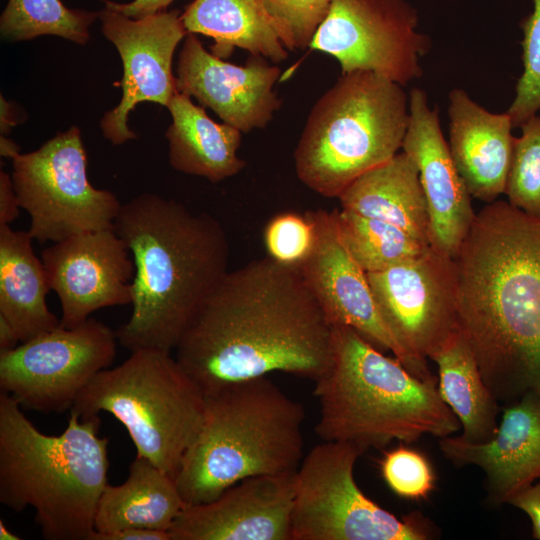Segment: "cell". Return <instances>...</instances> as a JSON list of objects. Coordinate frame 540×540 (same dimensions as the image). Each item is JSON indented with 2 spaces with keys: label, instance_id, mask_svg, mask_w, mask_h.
I'll list each match as a JSON object with an SVG mask.
<instances>
[{
  "label": "cell",
  "instance_id": "obj_15",
  "mask_svg": "<svg viewBox=\"0 0 540 540\" xmlns=\"http://www.w3.org/2000/svg\"><path fill=\"white\" fill-rule=\"evenodd\" d=\"M41 260L60 301L63 327L79 325L99 309L132 302L135 264L114 228L54 242Z\"/></svg>",
  "mask_w": 540,
  "mask_h": 540
},
{
  "label": "cell",
  "instance_id": "obj_24",
  "mask_svg": "<svg viewBox=\"0 0 540 540\" xmlns=\"http://www.w3.org/2000/svg\"><path fill=\"white\" fill-rule=\"evenodd\" d=\"M28 231L0 226V317L25 342L60 325L46 303L51 290L44 264Z\"/></svg>",
  "mask_w": 540,
  "mask_h": 540
},
{
  "label": "cell",
  "instance_id": "obj_10",
  "mask_svg": "<svg viewBox=\"0 0 540 540\" xmlns=\"http://www.w3.org/2000/svg\"><path fill=\"white\" fill-rule=\"evenodd\" d=\"M12 181L27 230L40 243L114 228L122 204L87 177L86 152L77 126L57 133L39 149L12 159Z\"/></svg>",
  "mask_w": 540,
  "mask_h": 540
},
{
  "label": "cell",
  "instance_id": "obj_20",
  "mask_svg": "<svg viewBox=\"0 0 540 540\" xmlns=\"http://www.w3.org/2000/svg\"><path fill=\"white\" fill-rule=\"evenodd\" d=\"M439 448L454 465H473L484 472L490 503L508 504L540 480V397L527 393L505 405L490 440L476 443L450 435L439 439Z\"/></svg>",
  "mask_w": 540,
  "mask_h": 540
},
{
  "label": "cell",
  "instance_id": "obj_22",
  "mask_svg": "<svg viewBox=\"0 0 540 540\" xmlns=\"http://www.w3.org/2000/svg\"><path fill=\"white\" fill-rule=\"evenodd\" d=\"M172 123L166 131L169 162L173 169L216 183L233 177L246 167L237 152L242 132L216 123L190 96L176 92L168 106Z\"/></svg>",
  "mask_w": 540,
  "mask_h": 540
},
{
  "label": "cell",
  "instance_id": "obj_17",
  "mask_svg": "<svg viewBox=\"0 0 540 540\" xmlns=\"http://www.w3.org/2000/svg\"><path fill=\"white\" fill-rule=\"evenodd\" d=\"M281 69L250 55L235 65L208 52L196 34L185 37L177 64L176 87L213 110L224 123L248 133L266 127L281 106L274 91Z\"/></svg>",
  "mask_w": 540,
  "mask_h": 540
},
{
  "label": "cell",
  "instance_id": "obj_13",
  "mask_svg": "<svg viewBox=\"0 0 540 540\" xmlns=\"http://www.w3.org/2000/svg\"><path fill=\"white\" fill-rule=\"evenodd\" d=\"M406 0H333L309 48L333 56L342 74L369 71L401 86L421 77L431 46Z\"/></svg>",
  "mask_w": 540,
  "mask_h": 540
},
{
  "label": "cell",
  "instance_id": "obj_36",
  "mask_svg": "<svg viewBox=\"0 0 540 540\" xmlns=\"http://www.w3.org/2000/svg\"><path fill=\"white\" fill-rule=\"evenodd\" d=\"M19 201L13 185L12 177L8 173L0 172V226L14 222L19 216Z\"/></svg>",
  "mask_w": 540,
  "mask_h": 540
},
{
  "label": "cell",
  "instance_id": "obj_16",
  "mask_svg": "<svg viewBox=\"0 0 540 540\" xmlns=\"http://www.w3.org/2000/svg\"><path fill=\"white\" fill-rule=\"evenodd\" d=\"M337 210L306 212L315 227V243L299 267L301 274L332 326L353 328L378 349L391 351L414 374L409 358L379 314L367 273L346 247Z\"/></svg>",
  "mask_w": 540,
  "mask_h": 540
},
{
  "label": "cell",
  "instance_id": "obj_35",
  "mask_svg": "<svg viewBox=\"0 0 540 540\" xmlns=\"http://www.w3.org/2000/svg\"><path fill=\"white\" fill-rule=\"evenodd\" d=\"M508 504L529 517L533 537L540 540V480L516 493Z\"/></svg>",
  "mask_w": 540,
  "mask_h": 540
},
{
  "label": "cell",
  "instance_id": "obj_27",
  "mask_svg": "<svg viewBox=\"0 0 540 540\" xmlns=\"http://www.w3.org/2000/svg\"><path fill=\"white\" fill-rule=\"evenodd\" d=\"M437 365L438 391L470 442L490 440L498 427L499 402L486 385L474 353L459 329L431 358Z\"/></svg>",
  "mask_w": 540,
  "mask_h": 540
},
{
  "label": "cell",
  "instance_id": "obj_21",
  "mask_svg": "<svg viewBox=\"0 0 540 540\" xmlns=\"http://www.w3.org/2000/svg\"><path fill=\"white\" fill-rule=\"evenodd\" d=\"M449 149L471 197L490 203L505 193L515 138L507 113H492L463 89L449 95Z\"/></svg>",
  "mask_w": 540,
  "mask_h": 540
},
{
  "label": "cell",
  "instance_id": "obj_25",
  "mask_svg": "<svg viewBox=\"0 0 540 540\" xmlns=\"http://www.w3.org/2000/svg\"><path fill=\"white\" fill-rule=\"evenodd\" d=\"M185 506L175 479L137 455L126 481L104 488L95 514V532L133 527L169 531Z\"/></svg>",
  "mask_w": 540,
  "mask_h": 540
},
{
  "label": "cell",
  "instance_id": "obj_39",
  "mask_svg": "<svg viewBox=\"0 0 540 540\" xmlns=\"http://www.w3.org/2000/svg\"><path fill=\"white\" fill-rule=\"evenodd\" d=\"M20 343L19 336L15 329L8 321L0 317V353L13 350Z\"/></svg>",
  "mask_w": 540,
  "mask_h": 540
},
{
  "label": "cell",
  "instance_id": "obj_19",
  "mask_svg": "<svg viewBox=\"0 0 540 540\" xmlns=\"http://www.w3.org/2000/svg\"><path fill=\"white\" fill-rule=\"evenodd\" d=\"M295 474L249 477L210 502L186 505L172 540H292Z\"/></svg>",
  "mask_w": 540,
  "mask_h": 540
},
{
  "label": "cell",
  "instance_id": "obj_3",
  "mask_svg": "<svg viewBox=\"0 0 540 540\" xmlns=\"http://www.w3.org/2000/svg\"><path fill=\"white\" fill-rule=\"evenodd\" d=\"M114 229L135 264L132 312L118 342L130 351L171 352L228 271L224 228L208 213L144 193L121 206Z\"/></svg>",
  "mask_w": 540,
  "mask_h": 540
},
{
  "label": "cell",
  "instance_id": "obj_30",
  "mask_svg": "<svg viewBox=\"0 0 540 540\" xmlns=\"http://www.w3.org/2000/svg\"><path fill=\"white\" fill-rule=\"evenodd\" d=\"M515 138L505 194L508 202L535 217H540V116L521 124Z\"/></svg>",
  "mask_w": 540,
  "mask_h": 540
},
{
  "label": "cell",
  "instance_id": "obj_9",
  "mask_svg": "<svg viewBox=\"0 0 540 540\" xmlns=\"http://www.w3.org/2000/svg\"><path fill=\"white\" fill-rule=\"evenodd\" d=\"M365 452L350 442L323 441L295 474L292 540H426L431 524L413 513L398 518L366 496L354 478Z\"/></svg>",
  "mask_w": 540,
  "mask_h": 540
},
{
  "label": "cell",
  "instance_id": "obj_1",
  "mask_svg": "<svg viewBox=\"0 0 540 540\" xmlns=\"http://www.w3.org/2000/svg\"><path fill=\"white\" fill-rule=\"evenodd\" d=\"M332 332L300 268L267 256L227 271L175 358L204 395L273 372L315 381L330 362Z\"/></svg>",
  "mask_w": 540,
  "mask_h": 540
},
{
  "label": "cell",
  "instance_id": "obj_29",
  "mask_svg": "<svg viewBox=\"0 0 540 540\" xmlns=\"http://www.w3.org/2000/svg\"><path fill=\"white\" fill-rule=\"evenodd\" d=\"M99 12L70 9L61 0H8L0 17L2 38L30 40L54 35L84 45Z\"/></svg>",
  "mask_w": 540,
  "mask_h": 540
},
{
  "label": "cell",
  "instance_id": "obj_8",
  "mask_svg": "<svg viewBox=\"0 0 540 540\" xmlns=\"http://www.w3.org/2000/svg\"><path fill=\"white\" fill-rule=\"evenodd\" d=\"M205 396L171 352L138 349L99 372L70 411L81 419L114 416L137 455L176 478L203 420Z\"/></svg>",
  "mask_w": 540,
  "mask_h": 540
},
{
  "label": "cell",
  "instance_id": "obj_4",
  "mask_svg": "<svg viewBox=\"0 0 540 540\" xmlns=\"http://www.w3.org/2000/svg\"><path fill=\"white\" fill-rule=\"evenodd\" d=\"M20 403L0 392V503L14 512L32 507L46 540H90L108 484V442L100 418L70 411L60 435H46Z\"/></svg>",
  "mask_w": 540,
  "mask_h": 540
},
{
  "label": "cell",
  "instance_id": "obj_33",
  "mask_svg": "<svg viewBox=\"0 0 540 540\" xmlns=\"http://www.w3.org/2000/svg\"><path fill=\"white\" fill-rule=\"evenodd\" d=\"M380 470L387 486L401 498L424 499L435 488L436 476L428 458L404 445L384 454Z\"/></svg>",
  "mask_w": 540,
  "mask_h": 540
},
{
  "label": "cell",
  "instance_id": "obj_41",
  "mask_svg": "<svg viewBox=\"0 0 540 540\" xmlns=\"http://www.w3.org/2000/svg\"><path fill=\"white\" fill-rule=\"evenodd\" d=\"M0 152L1 156L7 157L12 159L14 156H16L19 152V147L11 140L7 139L6 137H3L1 135V141H0Z\"/></svg>",
  "mask_w": 540,
  "mask_h": 540
},
{
  "label": "cell",
  "instance_id": "obj_7",
  "mask_svg": "<svg viewBox=\"0 0 540 540\" xmlns=\"http://www.w3.org/2000/svg\"><path fill=\"white\" fill-rule=\"evenodd\" d=\"M409 122L403 86L369 71L341 74L312 107L294 151L299 180L339 198L402 149Z\"/></svg>",
  "mask_w": 540,
  "mask_h": 540
},
{
  "label": "cell",
  "instance_id": "obj_5",
  "mask_svg": "<svg viewBox=\"0 0 540 540\" xmlns=\"http://www.w3.org/2000/svg\"><path fill=\"white\" fill-rule=\"evenodd\" d=\"M314 382L320 407L315 432L323 441L367 451L393 440L440 439L461 426L434 378L415 376L349 326H333L330 362Z\"/></svg>",
  "mask_w": 540,
  "mask_h": 540
},
{
  "label": "cell",
  "instance_id": "obj_42",
  "mask_svg": "<svg viewBox=\"0 0 540 540\" xmlns=\"http://www.w3.org/2000/svg\"><path fill=\"white\" fill-rule=\"evenodd\" d=\"M0 539L1 540H20L21 537L13 533L4 523L0 520Z\"/></svg>",
  "mask_w": 540,
  "mask_h": 540
},
{
  "label": "cell",
  "instance_id": "obj_18",
  "mask_svg": "<svg viewBox=\"0 0 540 540\" xmlns=\"http://www.w3.org/2000/svg\"><path fill=\"white\" fill-rule=\"evenodd\" d=\"M409 122L402 144L416 164L427 203L429 241L435 250L455 258L476 214L471 195L452 159L438 109L420 88L409 93Z\"/></svg>",
  "mask_w": 540,
  "mask_h": 540
},
{
  "label": "cell",
  "instance_id": "obj_12",
  "mask_svg": "<svg viewBox=\"0 0 540 540\" xmlns=\"http://www.w3.org/2000/svg\"><path fill=\"white\" fill-rule=\"evenodd\" d=\"M367 277L379 314L414 375L434 378L426 359L460 329L455 259L430 247L419 257Z\"/></svg>",
  "mask_w": 540,
  "mask_h": 540
},
{
  "label": "cell",
  "instance_id": "obj_11",
  "mask_svg": "<svg viewBox=\"0 0 540 540\" xmlns=\"http://www.w3.org/2000/svg\"><path fill=\"white\" fill-rule=\"evenodd\" d=\"M116 331L94 318L55 329L0 353V389L42 413L70 410L83 389L113 363Z\"/></svg>",
  "mask_w": 540,
  "mask_h": 540
},
{
  "label": "cell",
  "instance_id": "obj_40",
  "mask_svg": "<svg viewBox=\"0 0 540 540\" xmlns=\"http://www.w3.org/2000/svg\"><path fill=\"white\" fill-rule=\"evenodd\" d=\"M15 124V114L10 104L1 97V135L8 133Z\"/></svg>",
  "mask_w": 540,
  "mask_h": 540
},
{
  "label": "cell",
  "instance_id": "obj_37",
  "mask_svg": "<svg viewBox=\"0 0 540 540\" xmlns=\"http://www.w3.org/2000/svg\"><path fill=\"white\" fill-rule=\"evenodd\" d=\"M175 0H133L129 3L105 1V6L131 18H141L155 14L166 8Z\"/></svg>",
  "mask_w": 540,
  "mask_h": 540
},
{
  "label": "cell",
  "instance_id": "obj_38",
  "mask_svg": "<svg viewBox=\"0 0 540 540\" xmlns=\"http://www.w3.org/2000/svg\"><path fill=\"white\" fill-rule=\"evenodd\" d=\"M90 540H172V538L169 531L133 527L107 533L94 532Z\"/></svg>",
  "mask_w": 540,
  "mask_h": 540
},
{
  "label": "cell",
  "instance_id": "obj_2",
  "mask_svg": "<svg viewBox=\"0 0 540 540\" xmlns=\"http://www.w3.org/2000/svg\"><path fill=\"white\" fill-rule=\"evenodd\" d=\"M454 259L459 328L486 385L505 405L540 397V217L487 203Z\"/></svg>",
  "mask_w": 540,
  "mask_h": 540
},
{
  "label": "cell",
  "instance_id": "obj_28",
  "mask_svg": "<svg viewBox=\"0 0 540 540\" xmlns=\"http://www.w3.org/2000/svg\"><path fill=\"white\" fill-rule=\"evenodd\" d=\"M342 238L366 273L383 271L412 260L431 247L400 227L348 210H337Z\"/></svg>",
  "mask_w": 540,
  "mask_h": 540
},
{
  "label": "cell",
  "instance_id": "obj_6",
  "mask_svg": "<svg viewBox=\"0 0 540 540\" xmlns=\"http://www.w3.org/2000/svg\"><path fill=\"white\" fill-rule=\"evenodd\" d=\"M204 396L201 426L175 478L186 505L210 502L249 477L298 469L304 408L268 376Z\"/></svg>",
  "mask_w": 540,
  "mask_h": 540
},
{
  "label": "cell",
  "instance_id": "obj_34",
  "mask_svg": "<svg viewBox=\"0 0 540 540\" xmlns=\"http://www.w3.org/2000/svg\"><path fill=\"white\" fill-rule=\"evenodd\" d=\"M263 236L268 257L284 265L300 267L314 247L315 227L306 213L286 211L267 222Z\"/></svg>",
  "mask_w": 540,
  "mask_h": 540
},
{
  "label": "cell",
  "instance_id": "obj_26",
  "mask_svg": "<svg viewBox=\"0 0 540 540\" xmlns=\"http://www.w3.org/2000/svg\"><path fill=\"white\" fill-rule=\"evenodd\" d=\"M181 19L188 33L212 38L211 53L221 59L235 47L273 63L288 57L264 0H194Z\"/></svg>",
  "mask_w": 540,
  "mask_h": 540
},
{
  "label": "cell",
  "instance_id": "obj_32",
  "mask_svg": "<svg viewBox=\"0 0 540 540\" xmlns=\"http://www.w3.org/2000/svg\"><path fill=\"white\" fill-rule=\"evenodd\" d=\"M333 0H264L288 51L310 46Z\"/></svg>",
  "mask_w": 540,
  "mask_h": 540
},
{
  "label": "cell",
  "instance_id": "obj_14",
  "mask_svg": "<svg viewBox=\"0 0 540 540\" xmlns=\"http://www.w3.org/2000/svg\"><path fill=\"white\" fill-rule=\"evenodd\" d=\"M99 19L104 36L117 48L123 63L122 98L100 122L104 137L119 145L136 137L127 119L138 103L167 107L178 92L172 61L188 32L178 10L131 18L105 6Z\"/></svg>",
  "mask_w": 540,
  "mask_h": 540
},
{
  "label": "cell",
  "instance_id": "obj_31",
  "mask_svg": "<svg viewBox=\"0 0 540 540\" xmlns=\"http://www.w3.org/2000/svg\"><path fill=\"white\" fill-rule=\"evenodd\" d=\"M533 4L532 13L521 22L524 69L517 82L515 98L506 112L513 127H520L540 110V0H533Z\"/></svg>",
  "mask_w": 540,
  "mask_h": 540
},
{
  "label": "cell",
  "instance_id": "obj_23",
  "mask_svg": "<svg viewBox=\"0 0 540 540\" xmlns=\"http://www.w3.org/2000/svg\"><path fill=\"white\" fill-rule=\"evenodd\" d=\"M338 199L341 209L396 225L430 245L419 172L405 152L359 176Z\"/></svg>",
  "mask_w": 540,
  "mask_h": 540
}]
</instances>
